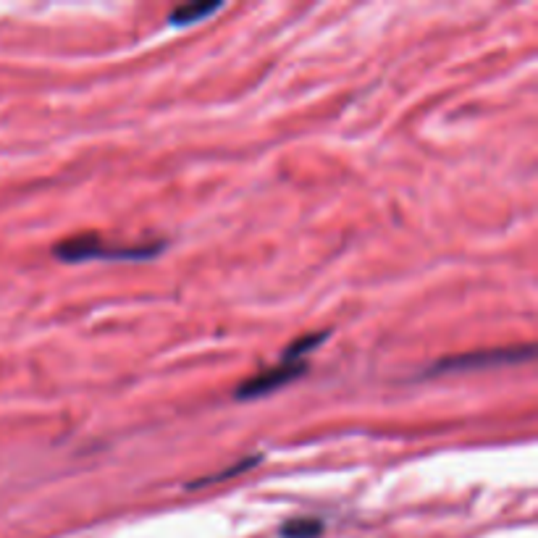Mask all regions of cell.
Masks as SVG:
<instances>
[{"label":"cell","mask_w":538,"mask_h":538,"mask_svg":"<svg viewBox=\"0 0 538 538\" xmlns=\"http://www.w3.org/2000/svg\"><path fill=\"white\" fill-rule=\"evenodd\" d=\"M308 371V363H281L271 371L260 373V376L250 378L247 384H242L237 389V399H255L263 397L268 392H276L279 386L292 384L294 378H300L302 373Z\"/></svg>","instance_id":"3957f363"},{"label":"cell","mask_w":538,"mask_h":538,"mask_svg":"<svg viewBox=\"0 0 538 538\" xmlns=\"http://www.w3.org/2000/svg\"><path fill=\"white\" fill-rule=\"evenodd\" d=\"M255 462H258V457H252V460H242V462H239V465H234V468H229V470H221V473H216V476H208V478H203V481H195V483H192V486H208V483H213V481H224V478L237 476V473H242V470L252 468V465H255Z\"/></svg>","instance_id":"52a82bcc"},{"label":"cell","mask_w":538,"mask_h":538,"mask_svg":"<svg viewBox=\"0 0 538 538\" xmlns=\"http://www.w3.org/2000/svg\"><path fill=\"white\" fill-rule=\"evenodd\" d=\"M326 336H329V331H318V334H305L302 339H297V342H294L287 352H284V360H281V363H305L302 357H308L310 350H315L318 344L326 342Z\"/></svg>","instance_id":"5b68a950"},{"label":"cell","mask_w":538,"mask_h":538,"mask_svg":"<svg viewBox=\"0 0 538 538\" xmlns=\"http://www.w3.org/2000/svg\"><path fill=\"white\" fill-rule=\"evenodd\" d=\"M533 357V347H504V350H478L465 352L457 357H444L439 365L431 368V373L441 371H473V368H491V365H507V363H525Z\"/></svg>","instance_id":"7a4b0ae2"},{"label":"cell","mask_w":538,"mask_h":538,"mask_svg":"<svg viewBox=\"0 0 538 538\" xmlns=\"http://www.w3.org/2000/svg\"><path fill=\"white\" fill-rule=\"evenodd\" d=\"M323 533V523L315 518H300L289 520L281 528V536L284 538H318Z\"/></svg>","instance_id":"8992f818"},{"label":"cell","mask_w":538,"mask_h":538,"mask_svg":"<svg viewBox=\"0 0 538 538\" xmlns=\"http://www.w3.org/2000/svg\"><path fill=\"white\" fill-rule=\"evenodd\" d=\"M163 245L150 247H108L98 234H79V237L63 239L61 245L53 247V255L66 263H82V260H137L153 258Z\"/></svg>","instance_id":"6da1fadb"},{"label":"cell","mask_w":538,"mask_h":538,"mask_svg":"<svg viewBox=\"0 0 538 538\" xmlns=\"http://www.w3.org/2000/svg\"><path fill=\"white\" fill-rule=\"evenodd\" d=\"M216 11H221V3H189V6L176 8L174 14L168 16V21L174 24V27H179V24H195V21H203L205 16L216 14Z\"/></svg>","instance_id":"277c9868"}]
</instances>
